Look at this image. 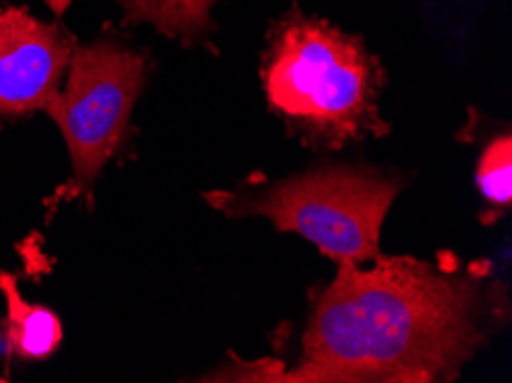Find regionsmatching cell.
Returning a JSON list of instances; mask_svg holds the SVG:
<instances>
[{
  "label": "cell",
  "instance_id": "cell-1",
  "mask_svg": "<svg viewBox=\"0 0 512 383\" xmlns=\"http://www.w3.org/2000/svg\"><path fill=\"white\" fill-rule=\"evenodd\" d=\"M487 273L416 257L343 264L310 312L301 363L274 381H453L499 315Z\"/></svg>",
  "mask_w": 512,
  "mask_h": 383
},
{
  "label": "cell",
  "instance_id": "cell-2",
  "mask_svg": "<svg viewBox=\"0 0 512 383\" xmlns=\"http://www.w3.org/2000/svg\"><path fill=\"white\" fill-rule=\"evenodd\" d=\"M260 76L269 106L310 143L340 147L389 131L377 108L382 67L327 19L287 12L269 33Z\"/></svg>",
  "mask_w": 512,
  "mask_h": 383
},
{
  "label": "cell",
  "instance_id": "cell-3",
  "mask_svg": "<svg viewBox=\"0 0 512 383\" xmlns=\"http://www.w3.org/2000/svg\"><path fill=\"white\" fill-rule=\"evenodd\" d=\"M400 191L402 182L377 170L329 166L255 191H209L205 200L226 216L269 218L343 267L379 255V232Z\"/></svg>",
  "mask_w": 512,
  "mask_h": 383
},
{
  "label": "cell",
  "instance_id": "cell-4",
  "mask_svg": "<svg viewBox=\"0 0 512 383\" xmlns=\"http://www.w3.org/2000/svg\"><path fill=\"white\" fill-rule=\"evenodd\" d=\"M150 74L143 51L99 39L76 44L65 88L46 111L56 120L72 159V182L56 193V202L76 200L92 189L108 159L129 134V120Z\"/></svg>",
  "mask_w": 512,
  "mask_h": 383
},
{
  "label": "cell",
  "instance_id": "cell-5",
  "mask_svg": "<svg viewBox=\"0 0 512 383\" xmlns=\"http://www.w3.org/2000/svg\"><path fill=\"white\" fill-rule=\"evenodd\" d=\"M74 49L76 39L62 23L42 21L28 7L0 5V117L49 106Z\"/></svg>",
  "mask_w": 512,
  "mask_h": 383
},
{
  "label": "cell",
  "instance_id": "cell-6",
  "mask_svg": "<svg viewBox=\"0 0 512 383\" xmlns=\"http://www.w3.org/2000/svg\"><path fill=\"white\" fill-rule=\"evenodd\" d=\"M0 292L7 301V345L23 361L49 358L62 340V326L56 312L28 303L7 273H0Z\"/></svg>",
  "mask_w": 512,
  "mask_h": 383
},
{
  "label": "cell",
  "instance_id": "cell-7",
  "mask_svg": "<svg viewBox=\"0 0 512 383\" xmlns=\"http://www.w3.org/2000/svg\"><path fill=\"white\" fill-rule=\"evenodd\" d=\"M219 0H118L124 26L150 23L161 35L198 44L212 35V7Z\"/></svg>",
  "mask_w": 512,
  "mask_h": 383
},
{
  "label": "cell",
  "instance_id": "cell-8",
  "mask_svg": "<svg viewBox=\"0 0 512 383\" xmlns=\"http://www.w3.org/2000/svg\"><path fill=\"white\" fill-rule=\"evenodd\" d=\"M478 191L487 205L496 211H506L512 202V140L510 134L494 138L480 154Z\"/></svg>",
  "mask_w": 512,
  "mask_h": 383
},
{
  "label": "cell",
  "instance_id": "cell-9",
  "mask_svg": "<svg viewBox=\"0 0 512 383\" xmlns=\"http://www.w3.org/2000/svg\"><path fill=\"white\" fill-rule=\"evenodd\" d=\"M0 5H3V0H0Z\"/></svg>",
  "mask_w": 512,
  "mask_h": 383
}]
</instances>
